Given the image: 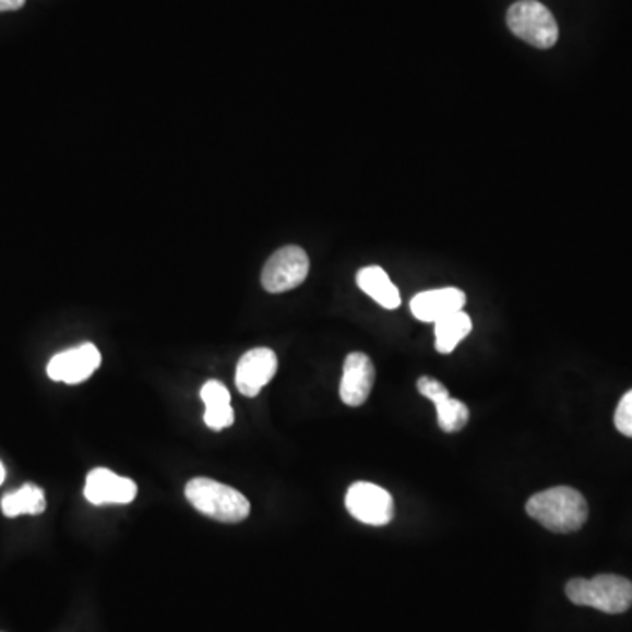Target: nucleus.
<instances>
[{"label": "nucleus", "mask_w": 632, "mask_h": 632, "mask_svg": "<svg viewBox=\"0 0 632 632\" xmlns=\"http://www.w3.org/2000/svg\"><path fill=\"white\" fill-rule=\"evenodd\" d=\"M2 513L10 518L20 515H40L46 510V498L37 485H23L16 492L5 493L0 501Z\"/></svg>", "instance_id": "13"}, {"label": "nucleus", "mask_w": 632, "mask_h": 632, "mask_svg": "<svg viewBox=\"0 0 632 632\" xmlns=\"http://www.w3.org/2000/svg\"><path fill=\"white\" fill-rule=\"evenodd\" d=\"M473 322L466 311H457L434 323L436 350L452 354L458 343L472 332Z\"/></svg>", "instance_id": "14"}, {"label": "nucleus", "mask_w": 632, "mask_h": 632, "mask_svg": "<svg viewBox=\"0 0 632 632\" xmlns=\"http://www.w3.org/2000/svg\"><path fill=\"white\" fill-rule=\"evenodd\" d=\"M615 427L619 429L620 434L632 438V391L623 394L619 406H617V412H615Z\"/></svg>", "instance_id": "17"}, {"label": "nucleus", "mask_w": 632, "mask_h": 632, "mask_svg": "<svg viewBox=\"0 0 632 632\" xmlns=\"http://www.w3.org/2000/svg\"><path fill=\"white\" fill-rule=\"evenodd\" d=\"M374 366L368 355L354 351L348 355L343 366V380L339 386V395L343 403L351 408L362 406L369 400L372 385H374Z\"/></svg>", "instance_id": "10"}, {"label": "nucleus", "mask_w": 632, "mask_h": 632, "mask_svg": "<svg viewBox=\"0 0 632 632\" xmlns=\"http://www.w3.org/2000/svg\"><path fill=\"white\" fill-rule=\"evenodd\" d=\"M438 413V426L444 432H458L466 427L469 420V409L462 401L444 397L434 404Z\"/></svg>", "instance_id": "15"}, {"label": "nucleus", "mask_w": 632, "mask_h": 632, "mask_svg": "<svg viewBox=\"0 0 632 632\" xmlns=\"http://www.w3.org/2000/svg\"><path fill=\"white\" fill-rule=\"evenodd\" d=\"M417 386L418 392L434 404L438 403V401L444 400V397H449L446 386L438 382V380H434V378L421 377L420 380H418Z\"/></svg>", "instance_id": "19"}, {"label": "nucleus", "mask_w": 632, "mask_h": 632, "mask_svg": "<svg viewBox=\"0 0 632 632\" xmlns=\"http://www.w3.org/2000/svg\"><path fill=\"white\" fill-rule=\"evenodd\" d=\"M204 421L213 431H224L234 424L232 406H220V408H206Z\"/></svg>", "instance_id": "18"}, {"label": "nucleus", "mask_w": 632, "mask_h": 632, "mask_svg": "<svg viewBox=\"0 0 632 632\" xmlns=\"http://www.w3.org/2000/svg\"><path fill=\"white\" fill-rule=\"evenodd\" d=\"M5 480V469L2 466V462H0V485L4 484Z\"/></svg>", "instance_id": "21"}, {"label": "nucleus", "mask_w": 632, "mask_h": 632, "mask_svg": "<svg viewBox=\"0 0 632 632\" xmlns=\"http://www.w3.org/2000/svg\"><path fill=\"white\" fill-rule=\"evenodd\" d=\"M138 496V487L131 478L112 473L106 467H97L88 473L85 484L86 501L95 506L104 504H129Z\"/></svg>", "instance_id": "9"}, {"label": "nucleus", "mask_w": 632, "mask_h": 632, "mask_svg": "<svg viewBox=\"0 0 632 632\" xmlns=\"http://www.w3.org/2000/svg\"><path fill=\"white\" fill-rule=\"evenodd\" d=\"M510 31L534 48L548 50L559 39V25L547 5L538 0H518L508 10Z\"/></svg>", "instance_id": "4"}, {"label": "nucleus", "mask_w": 632, "mask_h": 632, "mask_svg": "<svg viewBox=\"0 0 632 632\" xmlns=\"http://www.w3.org/2000/svg\"><path fill=\"white\" fill-rule=\"evenodd\" d=\"M310 274V259L299 247H285L274 251L262 270V287L270 294L294 290Z\"/></svg>", "instance_id": "5"}, {"label": "nucleus", "mask_w": 632, "mask_h": 632, "mask_svg": "<svg viewBox=\"0 0 632 632\" xmlns=\"http://www.w3.org/2000/svg\"><path fill=\"white\" fill-rule=\"evenodd\" d=\"M184 496L198 512L224 524H238L250 515V502L239 490L211 478H193Z\"/></svg>", "instance_id": "2"}, {"label": "nucleus", "mask_w": 632, "mask_h": 632, "mask_svg": "<svg viewBox=\"0 0 632 632\" xmlns=\"http://www.w3.org/2000/svg\"><path fill=\"white\" fill-rule=\"evenodd\" d=\"M100 360L103 357L97 346L85 343V345L55 355L48 363V377L53 382L77 385V383L86 382L99 369Z\"/></svg>", "instance_id": "7"}, {"label": "nucleus", "mask_w": 632, "mask_h": 632, "mask_svg": "<svg viewBox=\"0 0 632 632\" xmlns=\"http://www.w3.org/2000/svg\"><path fill=\"white\" fill-rule=\"evenodd\" d=\"M25 0H0V13H8V11H19L23 8Z\"/></svg>", "instance_id": "20"}, {"label": "nucleus", "mask_w": 632, "mask_h": 632, "mask_svg": "<svg viewBox=\"0 0 632 632\" xmlns=\"http://www.w3.org/2000/svg\"><path fill=\"white\" fill-rule=\"evenodd\" d=\"M278 371V357L270 348H253L242 355L236 369V385L247 397H257Z\"/></svg>", "instance_id": "8"}, {"label": "nucleus", "mask_w": 632, "mask_h": 632, "mask_svg": "<svg viewBox=\"0 0 632 632\" xmlns=\"http://www.w3.org/2000/svg\"><path fill=\"white\" fill-rule=\"evenodd\" d=\"M525 510L545 529L557 534L582 529L588 518L587 501L579 490L571 487H553L534 493L525 504Z\"/></svg>", "instance_id": "1"}, {"label": "nucleus", "mask_w": 632, "mask_h": 632, "mask_svg": "<svg viewBox=\"0 0 632 632\" xmlns=\"http://www.w3.org/2000/svg\"><path fill=\"white\" fill-rule=\"evenodd\" d=\"M357 285L372 301L383 306L385 310H395L401 306V294L389 274L380 265H368L357 273Z\"/></svg>", "instance_id": "12"}, {"label": "nucleus", "mask_w": 632, "mask_h": 632, "mask_svg": "<svg viewBox=\"0 0 632 632\" xmlns=\"http://www.w3.org/2000/svg\"><path fill=\"white\" fill-rule=\"evenodd\" d=\"M201 400L206 404V408H220V406H229L230 394L224 383L211 380L202 386Z\"/></svg>", "instance_id": "16"}, {"label": "nucleus", "mask_w": 632, "mask_h": 632, "mask_svg": "<svg viewBox=\"0 0 632 632\" xmlns=\"http://www.w3.org/2000/svg\"><path fill=\"white\" fill-rule=\"evenodd\" d=\"M466 294L458 288H438V290L420 291L413 297L412 313L420 322L436 323L450 314L464 310Z\"/></svg>", "instance_id": "11"}, {"label": "nucleus", "mask_w": 632, "mask_h": 632, "mask_svg": "<svg viewBox=\"0 0 632 632\" xmlns=\"http://www.w3.org/2000/svg\"><path fill=\"white\" fill-rule=\"evenodd\" d=\"M565 596L574 605L591 606L605 613H623L632 606V583L617 574L573 579L565 585Z\"/></svg>", "instance_id": "3"}, {"label": "nucleus", "mask_w": 632, "mask_h": 632, "mask_svg": "<svg viewBox=\"0 0 632 632\" xmlns=\"http://www.w3.org/2000/svg\"><path fill=\"white\" fill-rule=\"evenodd\" d=\"M346 510L362 524L380 527L394 518V499L378 485L357 481L346 492Z\"/></svg>", "instance_id": "6"}]
</instances>
